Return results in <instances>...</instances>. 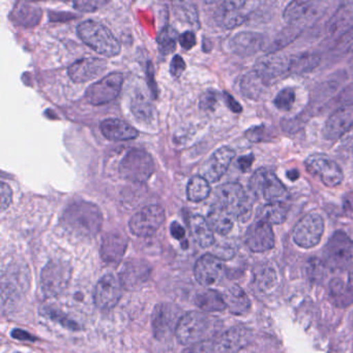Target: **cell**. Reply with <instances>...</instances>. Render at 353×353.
Here are the masks:
<instances>
[{"label": "cell", "mask_w": 353, "mask_h": 353, "mask_svg": "<svg viewBox=\"0 0 353 353\" xmlns=\"http://www.w3.org/2000/svg\"><path fill=\"white\" fill-rule=\"evenodd\" d=\"M64 224L77 236H93L102 226L101 211L86 201L75 203L64 212Z\"/></svg>", "instance_id": "6da1fadb"}, {"label": "cell", "mask_w": 353, "mask_h": 353, "mask_svg": "<svg viewBox=\"0 0 353 353\" xmlns=\"http://www.w3.org/2000/svg\"><path fill=\"white\" fill-rule=\"evenodd\" d=\"M77 33L81 41L99 55L113 57L122 50L120 41L115 35L101 23L87 20L79 24Z\"/></svg>", "instance_id": "7a4b0ae2"}, {"label": "cell", "mask_w": 353, "mask_h": 353, "mask_svg": "<svg viewBox=\"0 0 353 353\" xmlns=\"http://www.w3.org/2000/svg\"><path fill=\"white\" fill-rule=\"evenodd\" d=\"M216 203L225 208L236 219L248 220L252 205L246 190L238 183H227L216 191Z\"/></svg>", "instance_id": "3957f363"}, {"label": "cell", "mask_w": 353, "mask_h": 353, "mask_svg": "<svg viewBox=\"0 0 353 353\" xmlns=\"http://www.w3.org/2000/svg\"><path fill=\"white\" fill-rule=\"evenodd\" d=\"M249 185L257 199H263L267 203L286 201L288 196L287 189L283 183L269 170H257L251 178Z\"/></svg>", "instance_id": "277c9868"}, {"label": "cell", "mask_w": 353, "mask_h": 353, "mask_svg": "<svg viewBox=\"0 0 353 353\" xmlns=\"http://www.w3.org/2000/svg\"><path fill=\"white\" fill-rule=\"evenodd\" d=\"M211 321L201 312H189L182 315L176 325L175 336L182 345L193 346L201 343L209 333Z\"/></svg>", "instance_id": "5b68a950"}, {"label": "cell", "mask_w": 353, "mask_h": 353, "mask_svg": "<svg viewBox=\"0 0 353 353\" xmlns=\"http://www.w3.org/2000/svg\"><path fill=\"white\" fill-rule=\"evenodd\" d=\"M120 175L132 183L146 182L155 172V163L149 153L133 149L124 157L120 167Z\"/></svg>", "instance_id": "8992f818"}, {"label": "cell", "mask_w": 353, "mask_h": 353, "mask_svg": "<svg viewBox=\"0 0 353 353\" xmlns=\"http://www.w3.org/2000/svg\"><path fill=\"white\" fill-rule=\"evenodd\" d=\"M353 242L343 230H337L330 238L323 251V263L332 270H341L352 263Z\"/></svg>", "instance_id": "52a82bcc"}, {"label": "cell", "mask_w": 353, "mask_h": 353, "mask_svg": "<svg viewBox=\"0 0 353 353\" xmlns=\"http://www.w3.org/2000/svg\"><path fill=\"white\" fill-rule=\"evenodd\" d=\"M325 234V220L319 214L304 216L294 226V242L300 248L311 249L317 246Z\"/></svg>", "instance_id": "ba28073f"}, {"label": "cell", "mask_w": 353, "mask_h": 353, "mask_svg": "<svg viewBox=\"0 0 353 353\" xmlns=\"http://www.w3.org/2000/svg\"><path fill=\"white\" fill-rule=\"evenodd\" d=\"M70 265L62 261H50L41 275V285L44 294L48 298L59 296L66 288L70 279Z\"/></svg>", "instance_id": "9c48e42d"}, {"label": "cell", "mask_w": 353, "mask_h": 353, "mask_svg": "<svg viewBox=\"0 0 353 353\" xmlns=\"http://www.w3.org/2000/svg\"><path fill=\"white\" fill-rule=\"evenodd\" d=\"M307 171L317 176L325 186H339L344 180L341 167L327 155L313 154L305 161Z\"/></svg>", "instance_id": "30bf717a"}, {"label": "cell", "mask_w": 353, "mask_h": 353, "mask_svg": "<svg viewBox=\"0 0 353 353\" xmlns=\"http://www.w3.org/2000/svg\"><path fill=\"white\" fill-rule=\"evenodd\" d=\"M165 220V211L159 205H151L143 208L135 214L128 222L131 232L140 238L153 236Z\"/></svg>", "instance_id": "8fae6325"}, {"label": "cell", "mask_w": 353, "mask_h": 353, "mask_svg": "<svg viewBox=\"0 0 353 353\" xmlns=\"http://www.w3.org/2000/svg\"><path fill=\"white\" fill-rule=\"evenodd\" d=\"M124 84V76L120 72H112L99 82L91 85L85 93V99L93 105H105L120 95Z\"/></svg>", "instance_id": "7c38bea8"}, {"label": "cell", "mask_w": 353, "mask_h": 353, "mask_svg": "<svg viewBox=\"0 0 353 353\" xmlns=\"http://www.w3.org/2000/svg\"><path fill=\"white\" fill-rule=\"evenodd\" d=\"M122 281L112 274L104 276L97 282L93 294L95 306L102 311H110L118 304L122 294Z\"/></svg>", "instance_id": "4fadbf2b"}, {"label": "cell", "mask_w": 353, "mask_h": 353, "mask_svg": "<svg viewBox=\"0 0 353 353\" xmlns=\"http://www.w3.org/2000/svg\"><path fill=\"white\" fill-rule=\"evenodd\" d=\"M253 70L271 86L274 83L290 74L289 57L278 55L277 53L267 54L265 57L257 60Z\"/></svg>", "instance_id": "5bb4252c"}, {"label": "cell", "mask_w": 353, "mask_h": 353, "mask_svg": "<svg viewBox=\"0 0 353 353\" xmlns=\"http://www.w3.org/2000/svg\"><path fill=\"white\" fill-rule=\"evenodd\" d=\"M275 234L271 224L267 220H257L246 232V244L253 252L263 253L275 247Z\"/></svg>", "instance_id": "9a60e30c"}, {"label": "cell", "mask_w": 353, "mask_h": 353, "mask_svg": "<svg viewBox=\"0 0 353 353\" xmlns=\"http://www.w3.org/2000/svg\"><path fill=\"white\" fill-rule=\"evenodd\" d=\"M353 128V105H342L330 116L323 128V137L329 141H337L350 134Z\"/></svg>", "instance_id": "2e32d148"}, {"label": "cell", "mask_w": 353, "mask_h": 353, "mask_svg": "<svg viewBox=\"0 0 353 353\" xmlns=\"http://www.w3.org/2000/svg\"><path fill=\"white\" fill-rule=\"evenodd\" d=\"M223 273L222 259L211 253L201 256L194 268L195 278L203 286L215 285L221 280Z\"/></svg>", "instance_id": "e0dca14e"}, {"label": "cell", "mask_w": 353, "mask_h": 353, "mask_svg": "<svg viewBox=\"0 0 353 353\" xmlns=\"http://www.w3.org/2000/svg\"><path fill=\"white\" fill-rule=\"evenodd\" d=\"M234 157L236 152L230 147H221L218 149L205 163L202 170L203 176L211 183L221 180L222 176L227 173Z\"/></svg>", "instance_id": "ac0fdd59"}, {"label": "cell", "mask_w": 353, "mask_h": 353, "mask_svg": "<svg viewBox=\"0 0 353 353\" xmlns=\"http://www.w3.org/2000/svg\"><path fill=\"white\" fill-rule=\"evenodd\" d=\"M267 37L258 32L245 31L234 35L229 41V49L238 56H252L267 48Z\"/></svg>", "instance_id": "d6986e66"}, {"label": "cell", "mask_w": 353, "mask_h": 353, "mask_svg": "<svg viewBox=\"0 0 353 353\" xmlns=\"http://www.w3.org/2000/svg\"><path fill=\"white\" fill-rule=\"evenodd\" d=\"M107 68V62L101 58H84L68 68V76L75 83H85L97 78Z\"/></svg>", "instance_id": "ffe728a7"}, {"label": "cell", "mask_w": 353, "mask_h": 353, "mask_svg": "<svg viewBox=\"0 0 353 353\" xmlns=\"http://www.w3.org/2000/svg\"><path fill=\"white\" fill-rule=\"evenodd\" d=\"M252 339V333L246 327H233L224 333L215 343L216 353H238Z\"/></svg>", "instance_id": "44dd1931"}, {"label": "cell", "mask_w": 353, "mask_h": 353, "mask_svg": "<svg viewBox=\"0 0 353 353\" xmlns=\"http://www.w3.org/2000/svg\"><path fill=\"white\" fill-rule=\"evenodd\" d=\"M182 317V316H180ZM180 309L173 305L162 304L155 307L153 312V327L155 336L161 338L174 330L180 319Z\"/></svg>", "instance_id": "7402d4cb"}, {"label": "cell", "mask_w": 353, "mask_h": 353, "mask_svg": "<svg viewBox=\"0 0 353 353\" xmlns=\"http://www.w3.org/2000/svg\"><path fill=\"white\" fill-rule=\"evenodd\" d=\"M151 268L145 261L132 259L126 261L120 272V279L122 286L126 290L140 288L149 280Z\"/></svg>", "instance_id": "603a6c76"}, {"label": "cell", "mask_w": 353, "mask_h": 353, "mask_svg": "<svg viewBox=\"0 0 353 353\" xmlns=\"http://www.w3.org/2000/svg\"><path fill=\"white\" fill-rule=\"evenodd\" d=\"M128 247V239L120 232H111L102 241L101 256L108 263H118L122 261Z\"/></svg>", "instance_id": "cb8c5ba5"}, {"label": "cell", "mask_w": 353, "mask_h": 353, "mask_svg": "<svg viewBox=\"0 0 353 353\" xmlns=\"http://www.w3.org/2000/svg\"><path fill=\"white\" fill-rule=\"evenodd\" d=\"M101 132L106 139L113 142L134 140L139 132L128 122L120 119H106L101 123Z\"/></svg>", "instance_id": "d4e9b609"}, {"label": "cell", "mask_w": 353, "mask_h": 353, "mask_svg": "<svg viewBox=\"0 0 353 353\" xmlns=\"http://www.w3.org/2000/svg\"><path fill=\"white\" fill-rule=\"evenodd\" d=\"M236 219V218L230 212L215 201L209 210L207 221L211 224L213 232H218L222 236H226L233 228Z\"/></svg>", "instance_id": "484cf974"}, {"label": "cell", "mask_w": 353, "mask_h": 353, "mask_svg": "<svg viewBox=\"0 0 353 353\" xmlns=\"http://www.w3.org/2000/svg\"><path fill=\"white\" fill-rule=\"evenodd\" d=\"M190 228L195 241L202 248H209L215 243L213 230L205 218L200 215L192 216L190 220Z\"/></svg>", "instance_id": "4316f807"}, {"label": "cell", "mask_w": 353, "mask_h": 353, "mask_svg": "<svg viewBox=\"0 0 353 353\" xmlns=\"http://www.w3.org/2000/svg\"><path fill=\"white\" fill-rule=\"evenodd\" d=\"M321 57L313 52H304L289 57V74H303L312 72L321 64Z\"/></svg>", "instance_id": "83f0119b"}, {"label": "cell", "mask_w": 353, "mask_h": 353, "mask_svg": "<svg viewBox=\"0 0 353 353\" xmlns=\"http://www.w3.org/2000/svg\"><path fill=\"white\" fill-rule=\"evenodd\" d=\"M195 303L204 312H221L227 309L223 294L213 290H205L197 294Z\"/></svg>", "instance_id": "f1b7e54d"}, {"label": "cell", "mask_w": 353, "mask_h": 353, "mask_svg": "<svg viewBox=\"0 0 353 353\" xmlns=\"http://www.w3.org/2000/svg\"><path fill=\"white\" fill-rule=\"evenodd\" d=\"M223 296L227 309L233 314H242L250 309V300L240 286H231Z\"/></svg>", "instance_id": "f546056e"}, {"label": "cell", "mask_w": 353, "mask_h": 353, "mask_svg": "<svg viewBox=\"0 0 353 353\" xmlns=\"http://www.w3.org/2000/svg\"><path fill=\"white\" fill-rule=\"evenodd\" d=\"M330 296L336 306H350L353 303V285L348 281L335 278L330 283Z\"/></svg>", "instance_id": "4dcf8cb0"}, {"label": "cell", "mask_w": 353, "mask_h": 353, "mask_svg": "<svg viewBox=\"0 0 353 353\" xmlns=\"http://www.w3.org/2000/svg\"><path fill=\"white\" fill-rule=\"evenodd\" d=\"M267 87H269V85L254 70L244 76L240 82V89H242L245 97H249L250 99H255V101L263 97Z\"/></svg>", "instance_id": "1f68e13d"}, {"label": "cell", "mask_w": 353, "mask_h": 353, "mask_svg": "<svg viewBox=\"0 0 353 353\" xmlns=\"http://www.w3.org/2000/svg\"><path fill=\"white\" fill-rule=\"evenodd\" d=\"M211 185L204 176H196L191 179L187 187V195L193 203H200L209 197Z\"/></svg>", "instance_id": "d6a6232c"}, {"label": "cell", "mask_w": 353, "mask_h": 353, "mask_svg": "<svg viewBox=\"0 0 353 353\" xmlns=\"http://www.w3.org/2000/svg\"><path fill=\"white\" fill-rule=\"evenodd\" d=\"M302 29L292 23L287 28L283 29L275 39L271 41V45H267L265 50L267 54L277 53L279 50L283 49L286 46L294 41L300 34Z\"/></svg>", "instance_id": "836d02e7"}, {"label": "cell", "mask_w": 353, "mask_h": 353, "mask_svg": "<svg viewBox=\"0 0 353 353\" xmlns=\"http://www.w3.org/2000/svg\"><path fill=\"white\" fill-rule=\"evenodd\" d=\"M288 208L286 201L267 203L263 209V219L271 224H282L287 219Z\"/></svg>", "instance_id": "e575fe53"}, {"label": "cell", "mask_w": 353, "mask_h": 353, "mask_svg": "<svg viewBox=\"0 0 353 353\" xmlns=\"http://www.w3.org/2000/svg\"><path fill=\"white\" fill-rule=\"evenodd\" d=\"M313 0H292L284 12V19L289 23L302 20L312 8Z\"/></svg>", "instance_id": "d590c367"}, {"label": "cell", "mask_w": 353, "mask_h": 353, "mask_svg": "<svg viewBox=\"0 0 353 353\" xmlns=\"http://www.w3.org/2000/svg\"><path fill=\"white\" fill-rule=\"evenodd\" d=\"M41 18V10L31 4H21L16 8L15 19L19 25H35Z\"/></svg>", "instance_id": "8d00e7d4"}, {"label": "cell", "mask_w": 353, "mask_h": 353, "mask_svg": "<svg viewBox=\"0 0 353 353\" xmlns=\"http://www.w3.org/2000/svg\"><path fill=\"white\" fill-rule=\"evenodd\" d=\"M178 32L171 26H166L158 37L160 52L164 55H169L175 51Z\"/></svg>", "instance_id": "74e56055"}, {"label": "cell", "mask_w": 353, "mask_h": 353, "mask_svg": "<svg viewBox=\"0 0 353 353\" xmlns=\"http://www.w3.org/2000/svg\"><path fill=\"white\" fill-rule=\"evenodd\" d=\"M173 2L178 14L184 20L188 21L196 27L199 26L198 14L193 0H173Z\"/></svg>", "instance_id": "f35d334b"}, {"label": "cell", "mask_w": 353, "mask_h": 353, "mask_svg": "<svg viewBox=\"0 0 353 353\" xmlns=\"http://www.w3.org/2000/svg\"><path fill=\"white\" fill-rule=\"evenodd\" d=\"M296 91L294 88H284L278 93L277 97L274 99V105L280 111L288 112L292 111L296 103Z\"/></svg>", "instance_id": "ab89813d"}, {"label": "cell", "mask_w": 353, "mask_h": 353, "mask_svg": "<svg viewBox=\"0 0 353 353\" xmlns=\"http://www.w3.org/2000/svg\"><path fill=\"white\" fill-rule=\"evenodd\" d=\"M334 51L339 54H347L353 51V27L340 35L336 41Z\"/></svg>", "instance_id": "60d3db41"}, {"label": "cell", "mask_w": 353, "mask_h": 353, "mask_svg": "<svg viewBox=\"0 0 353 353\" xmlns=\"http://www.w3.org/2000/svg\"><path fill=\"white\" fill-rule=\"evenodd\" d=\"M110 1L111 0H74V6L79 12H95Z\"/></svg>", "instance_id": "b9f144b4"}, {"label": "cell", "mask_w": 353, "mask_h": 353, "mask_svg": "<svg viewBox=\"0 0 353 353\" xmlns=\"http://www.w3.org/2000/svg\"><path fill=\"white\" fill-rule=\"evenodd\" d=\"M153 107H151L147 101H135L134 105L132 107V112L135 114L139 120H149L153 118Z\"/></svg>", "instance_id": "7bdbcfd3"}, {"label": "cell", "mask_w": 353, "mask_h": 353, "mask_svg": "<svg viewBox=\"0 0 353 353\" xmlns=\"http://www.w3.org/2000/svg\"><path fill=\"white\" fill-rule=\"evenodd\" d=\"M220 14L242 10L248 0H220Z\"/></svg>", "instance_id": "ee69618b"}, {"label": "cell", "mask_w": 353, "mask_h": 353, "mask_svg": "<svg viewBox=\"0 0 353 353\" xmlns=\"http://www.w3.org/2000/svg\"><path fill=\"white\" fill-rule=\"evenodd\" d=\"M327 265L323 261H318L316 259H312L309 261L308 273L312 279H321L323 277V271Z\"/></svg>", "instance_id": "f6af8a7d"}, {"label": "cell", "mask_w": 353, "mask_h": 353, "mask_svg": "<svg viewBox=\"0 0 353 353\" xmlns=\"http://www.w3.org/2000/svg\"><path fill=\"white\" fill-rule=\"evenodd\" d=\"M186 70V62L180 55H175L172 58L170 63V74L174 78H180L182 72Z\"/></svg>", "instance_id": "bcb514c9"}, {"label": "cell", "mask_w": 353, "mask_h": 353, "mask_svg": "<svg viewBox=\"0 0 353 353\" xmlns=\"http://www.w3.org/2000/svg\"><path fill=\"white\" fill-rule=\"evenodd\" d=\"M218 93L216 91L209 90L205 92L201 97V109L213 110L218 103Z\"/></svg>", "instance_id": "7dc6e473"}, {"label": "cell", "mask_w": 353, "mask_h": 353, "mask_svg": "<svg viewBox=\"0 0 353 353\" xmlns=\"http://www.w3.org/2000/svg\"><path fill=\"white\" fill-rule=\"evenodd\" d=\"M12 201V191L6 183H1V211H6Z\"/></svg>", "instance_id": "c3c4849f"}, {"label": "cell", "mask_w": 353, "mask_h": 353, "mask_svg": "<svg viewBox=\"0 0 353 353\" xmlns=\"http://www.w3.org/2000/svg\"><path fill=\"white\" fill-rule=\"evenodd\" d=\"M265 136V126H254V128H250L248 132H246V137L248 140L251 142L259 143L263 141V137Z\"/></svg>", "instance_id": "681fc988"}, {"label": "cell", "mask_w": 353, "mask_h": 353, "mask_svg": "<svg viewBox=\"0 0 353 353\" xmlns=\"http://www.w3.org/2000/svg\"><path fill=\"white\" fill-rule=\"evenodd\" d=\"M180 43L184 49L191 50L196 46V37L192 31H186L180 37Z\"/></svg>", "instance_id": "f907efd6"}, {"label": "cell", "mask_w": 353, "mask_h": 353, "mask_svg": "<svg viewBox=\"0 0 353 353\" xmlns=\"http://www.w3.org/2000/svg\"><path fill=\"white\" fill-rule=\"evenodd\" d=\"M253 163H254V155H245V157H240V159H238V169L242 172L250 171Z\"/></svg>", "instance_id": "816d5d0a"}, {"label": "cell", "mask_w": 353, "mask_h": 353, "mask_svg": "<svg viewBox=\"0 0 353 353\" xmlns=\"http://www.w3.org/2000/svg\"><path fill=\"white\" fill-rule=\"evenodd\" d=\"M344 215L353 219V192L347 193L343 199Z\"/></svg>", "instance_id": "f5cc1de1"}, {"label": "cell", "mask_w": 353, "mask_h": 353, "mask_svg": "<svg viewBox=\"0 0 353 353\" xmlns=\"http://www.w3.org/2000/svg\"><path fill=\"white\" fill-rule=\"evenodd\" d=\"M224 99H225L226 105L234 113H240L242 111V105L236 101L233 97L229 94V93H224Z\"/></svg>", "instance_id": "db71d44e"}, {"label": "cell", "mask_w": 353, "mask_h": 353, "mask_svg": "<svg viewBox=\"0 0 353 353\" xmlns=\"http://www.w3.org/2000/svg\"><path fill=\"white\" fill-rule=\"evenodd\" d=\"M170 230H171L172 236H173V238H175L176 240H182V239H184V236H186V230H184V228H182L180 223H178V222L172 223Z\"/></svg>", "instance_id": "11a10c76"}, {"label": "cell", "mask_w": 353, "mask_h": 353, "mask_svg": "<svg viewBox=\"0 0 353 353\" xmlns=\"http://www.w3.org/2000/svg\"><path fill=\"white\" fill-rule=\"evenodd\" d=\"M12 336L15 339L18 340H26V341H32V340H35L32 336L29 335L28 333L22 331V330H14V331L12 332Z\"/></svg>", "instance_id": "9f6ffc18"}, {"label": "cell", "mask_w": 353, "mask_h": 353, "mask_svg": "<svg viewBox=\"0 0 353 353\" xmlns=\"http://www.w3.org/2000/svg\"><path fill=\"white\" fill-rule=\"evenodd\" d=\"M286 175H287V178L289 179V180L296 181L300 178V172L296 169L290 170V171H288L287 173H286Z\"/></svg>", "instance_id": "6f0895ef"}, {"label": "cell", "mask_w": 353, "mask_h": 353, "mask_svg": "<svg viewBox=\"0 0 353 353\" xmlns=\"http://www.w3.org/2000/svg\"><path fill=\"white\" fill-rule=\"evenodd\" d=\"M347 281L350 282L352 285H353V263L352 267H350V272H348V279Z\"/></svg>", "instance_id": "680465c9"}, {"label": "cell", "mask_w": 353, "mask_h": 353, "mask_svg": "<svg viewBox=\"0 0 353 353\" xmlns=\"http://www.w3.org/2000/svg\"><path fill=\"white\" fill-rule=\"evenodd\" d=\"M203 2L207 4H213L216 3V2L219 1V0H202Z\"/></svg>", "instance_id": "91938a15"}, {"label": "cell", "mask_w": 353, "mask_h": 353, "mask_svg": "<svg viewBox=\"0 0 353 353\" xmlns=\"http://www.w3.org/2000/svg\"><path fill=\"white\" fill-rule=\"evenodd\" d=\"M350 134H352V139H353V128H352V130H350Z\"/></svg>", "instance_id": "94428289"}, {"label": "cell", "mask_w": 353, "mask_h": 353, "mask_svg": "<svg viewBox=\"0 0 353 353\" xmlns=\"http://www.w3.org/2000/svg\"><path fill=\"white\" fill-rule=\"evenodd\" d=\"M352 70H353V63H352Z\"/></svg>", "instance_id": "6125c7cd"}]
</instances>
